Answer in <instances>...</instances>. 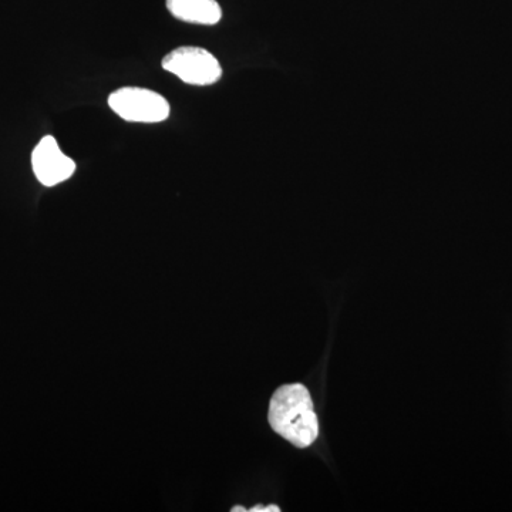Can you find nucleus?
Here are the masks:
<instances>
[{
	"mask_svg": "<svg viewBox=\"0 0 512 512\" xmlns=\"http://www.w3.org/2000/svg\"><path fill=\"white\" fill-rule=\"evenodd\" d=\"M110 109L130 123H161L170 117L165 97L141 87H123L109 97Z\"/></svg>",
	"mask_w": 512,
	"mask_h": 512,
	"instance_id": "nucleus-3",
	"label": "nucleus"
},
{
	"mask_svg": "<svg viewBox=\"0 0 512 512\" xmlns=\"http://www.w3.org/2000/svg\"><path fill=\"white\" fill-rule=\"evenodd\" d=\"M32 167L37 180L45 187L69 180L76 171V163L60 150L56 138L43 137L32 153Z\"/></svg>",
	"mask_w": 512,
	"mask_h": 512,
	"instance_id": "nucleus-4",
	"label": "nucleus"
},
{
	"mask_svg": "<svg viewBox=\"0 0 512 512\" xmlns=\"http://www.w3.org/2000/svg\"><path fill=\"white\" fill-rule=\"evenodd\" d=\"M231 512H248V510H245V508L242 507H234Z\"/></svg>",
	"mask_w": 512,
	"mask_h": 512,
	"instance_id": "nucleus-7",
	"label": "nucleus"
},
{
	"mask_svg": "<svg viewBox=\"0 0 512 512\" xmlns=\"http://www.w3.org/2000/svg\"><path fill=\"white\" fill-rule=\"evenodd\" d=\"M281 508L278 505H268V507H262V505H256V507L251 508L248 512H279Z\"/></svg>",
	"mask_w": 512,
	"mask_h": 512,
	"instance_id": "nucleus-6",
	"label": "nucleus"
},
{
	"mask_svg": "<svg viewBox=\"0 0 512 512\" xmlns=\"http://www.w3.org/2000/svg\"><path fill=\"white\" fill-rule=\"evenodd\" d=\"M167 9L175 19L195 25H217L222 18L217 0H167Z\"/></svg>",
	"mask_w": 512,
	"mask_h": 512,
	"instance_id": "nucleus-5",
	"label": "nucleus"
},
{
	"mask_svg": "<svg viewBox=\"0 0 512 512\" xmlns=\"http://www.w3.org/2000/svg\"><path fill=\"white\" fill-rule=\"evenodd\" d=\"M269 424L296 448L311 447L319 437L318 414L311 393L301 383L279 387L269 403Z\"/></svg>",
	"mask_w": 512,
	"mask_h": 512,
	"instance_id": "nucleus-1",
	"label": "nucleus"
},
{
	"mask_svg": "<svg viewBox=\"0 0 512 512\" xmlns=\"http://www.w3.org/2000/svg\"><path fill=\"white\" fill-rule=\"evenodd\" d=\"M161 66L181 82L192 86H211L222 77V67L217 57L202 47H177L164 57Z\"/></svg>",
	"mask_w": 512,
	"mask_h": 512,
	"instance_id": "nucleus-2",
	"label": "nucleus"
}]
</instances>
